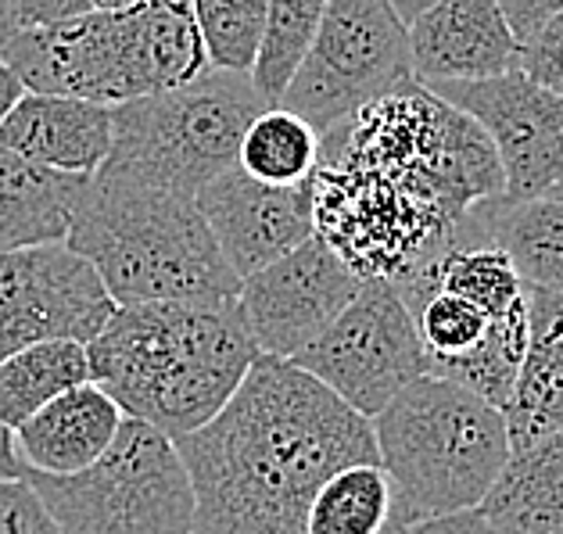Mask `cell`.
Masks as SVG:
<instances>
[{"mask_svg": "<svg viewBox=\"0 0 563 534\" xmlns=\"http://www.w3.org/2000/svg\"><path fill=\"white\" fill-rule=\"evenodd\" d=\"M499 194L488 133L417 79L320 133L309 176L312 234L363 280L388 283L428 266L466 212Z\"/></svg>", "mask_w": 563, "mask_h": 534, "instance_id": "6da1fadb", "label": "cell"}, {"mask_svg": "<svg viewBox=\"0 0 563 534\" xmlns=\"http://www.w3.org/2000/svg\"><path fill=\"white\" fill-rule=\"evenodd\" d=\"M173 442L198 534H306L316 488L349 463H377L374 423L277 355H258L230 402Z\"/></svg>", "mask_w": 563, "mask_h": 534, "instance_id": "7a4b0ae2", "label": "cell"}, {"mask_svg": "<svg viewBox=\"0 0 563 534\" xmlns=\"http://www.w3.org/2000/svg\"><path fill=\"white\" fill-rule=\"evenodd\" d=\"M90 377L122 416L180 437L209 423L258 359L238 298L115 305L87 341Z\"/></svg>", "mask_w": 563, "mask_h": 534, "instance_id": "3957f363", "label": "cell"}, {"mask_svg": "<svg viewBox=\"0 0 563 534\" xmlns=\"http://www.w3.org/2000/svg\"><path fill=\"white\" fill-rule=\"evenodd\" d=\"M0 62L33 93L112 108L190 84L209 68V54L190 0H144L22 25Z\"/></svg>", "mask_w": 563, "mask_h": 534, "instance_id": "277c9868", "label": "cell"}, {"mask_svg": "<svg viewBox=\"0 0 563 534\" xmlns=\"http://www.w3.org/2000/svg\"><path fill=\"white\" fill-rule=\"evenodd\" d=\"M65 244L93 266L115 305L223 301L241 287L198 201L166 190L90 176Z\"/></svg>", "mask_w": 563, "mask_h": 534, "instance_id": "5b68a950", "label": "cell"}, {"mask_svg": "<svg viewBox=\"0 0 563 534\" xmlns=\"http://www.w3.org/2000/svg\"><path fill=\"white\" fill-rule=\"evenodd\" d=\"M391 481V527L477 510L510 459L503 409L423 374L369 420Z\"/></svg>", "mask_w": 563, "mask_h": 534, "instance_id": "8992f818", "label": "cell"}, {"mask_svg": "<svg viewBox=\"0 0 563 534\" xmlns=\"http://www.w3.org/2000/svg\"><path fill=\"white\" fill-rule=\"evenodd\" d=\"M263 108L249 73L209 65L184 87L112 104V147L93 176L198 198L238 166L241 136Z\"/></svg>", "mask_w": 563, "mask_h": 534, "instance_id": "52a82bcc", "label": "cell"}, {"mask_svg": "<svg viewBox=\"0 0 563 534\" xmlns=\"http://www.w3.org/2000/svg\"><path fill=\"white\" fill-rule=\"evenodd\" d=\"M25 477L62 534H198V499L180 448L141 420L122 416L115 442L87 470Z\"/></svg>", "mask_w": 563, "mask_h": 534, "instance_id": "ba28073f", "label": "cell"}, {"mask_svg": "<svg viewBox=\"0 0 563 534\" xmlns=\"http://www.w3.org/2000/svg\"><path fill=\"white\" fill-rule=\"evenodd\" d=\"M406 79H413L409 36L391 0H327L280 108L327 133Z\"/></svg>", "mask_w": 563, "mask_h": 534, "instance_id": "9c48e42d", "label": "cell"}, {"mask_svg": "<svg viewBox=\"0 0 563 534\" xmlns=\"http://www.w3.org/2000/svg\"><path fill=\"white\" fill-rule=\"evenodd\" d=\"M291 363L366 420H374L398 391L428 374L413 312L388 280H363L338 320Z\"/></svg>", "mask_w": 563, "mask_h": 534, "instance_id": "30bf717a", "label": "cell"}, {"mask_svg": "<svg viewBox=\"0 0 563 534\" xmlns=\"http://www.w3.org/2000/svg\"><path fill=\"white\" fill-rule=\"evenodd\" d=\"M488 133L503 166L506 198H534L563 180V98L520 68L488 79L428 87Z\"/></svg>", "mask_w": 563, "mask_h": 534, "instance_id": "8fae6325", "label": "cell"}, {"mask_svg": "<svg viewBox=\"0 0 563 534\" xmlns=\"http://www.w3.org/2000/svg\"><path fill=\"white\" fill-rule=\"evenodd\" d=\"M363 277L320 237L255 269L238 287V309L263 355L295 359L355 298Z\"/></svg>", "mask_w": 563, "mask_h": 534, "instance_id": "7c38bea8", "label": "cell"}, {"mask_svg": "<svg viewBox=\"0 0 563 534\" xmlns=\"http://www.w3.org/2000/svg\"><path fill=\"white\" fill-rule=\"evenodd\" d=\"M112 312L101 277L65 241L0 252V359L47 337L87 345Z\"/></svg>", "mask_w": 563, "mask_h": 534, "instance_id": "4fadbf2b", "label": "cell"}, {"mask_svg": "<svg viewBox=\"0 0 563 534\" xmlns=\"http://www.w3.org/2000/svg\"><path fill=\"white\" fill-rule=\"evenodd\" d=\"M195 201L219 252L241 280L312 237L309 180L277 187L255 180L241 166H230L205 183Z\"/></svg>", "mask_w": 563, "mask_h": 534, "instance_id": "5bb4252c", "label": "cell"}, {"mask_svg": "<svg viewBox=\"0 0 563 534\" xmlns=\"http://www.w3.org/2000/svg\"><path fill=\"white\" fill-rule=\"evenodd\" d=\"M409 65L423 87L488 79L517 68V36L499 0H438L406 25Z\"/></svg>", "mask_w": 563, "mask_h": 534, "instance_id": "9a60e30c", "label": "cell"}, {"mask_svg": "<svg viewBox=\"0 0 563 534\" xmlns=\"http://www.w3.org/2000/svg\"><path fill=\"white\" fill-rule=\"evenodd\" d=\"M0 147L36 166L93 176L112 147V108L25 90L0 122Z\"/></svg>", "mask_w": 563, "mask_h": 534, "instance_id": "2e32d148", "label": "cell"}, {"mask_svg": "<svg viewBox=\"0 0 563 534\" xmlns=\"http://www.w3.org/2000/svg\"><path fill=\"white\" fill-rule=\"evenodd\" d=\"M122 427V409L101 385H76L40 405L15 431V452L30 474L65 477L98 463Z\"/></svg>", "mask_w": 563, "mask_h": 534, "instance_id": "e0dca14e", "label": "cell"}, {"mask_svg": "<svg viewBox=\"0 0 563 534\" xmlns=\"http://www.w3.org/2000/svg\"><path fill=\"white\" fill-rule=\"evenodd\" d=\"M503 416L510 448L563 431V291L528 287L525 359Z\"/></svg>", "mask_w": 563, "mask_h": 534, "instance_id": "ac0fdd59", "label": "cell"}, {"mask_svg": "<svg viewBox=\"0 0 563 534\" xmlns=\"http://www.w3.org/2000/svg\"><path fill=\"white\" fill-rule=\"evenodd\" d=\"M90 176L58 173L0 147V252L62 244Z\"/></svg>", "mask_w": 563, "mask_h": 534, "instance_id": "d6986e66", "label": "cell"}, {"mask_svg": "<svg viewBox=\"0 0 563 534\" xmlns=\"http://www.w3.org/2000/svg\"><path fill=\"white\" fill-rule=\"evenodd\" d=\"M477 510L496 534H549L563 527V431L510 448V459Z\"/></svg>", "mask_w": 563, "mask_h": 534, "instance_id": "ffe728a7", "label": "cell"}, {"mask_svg": "<svg viewBox=\"0 0 563 534\" xmlns=\"http://www.w3.org/2000/svg\"><path fill=\"white\" fill-rule=\"evenodd\" d=\"M474 219L492 244H499L525 287L563 291V198H488Z\"/></svg>", "mask_w": 563, "mask_h": 534, "instance_id": "44dd1931", "label": "cell"}, {"mask_svg": "<svg viewBox=\"0 0 563 534\" xmlns=\"http://www.w3.org/2000/svg\"><path fill=\"white\" fill-rule=\"evenodd\" d=\"M90 355L76 337H47L0 359V420L11 431L62 391L87 385Z\"/></svg>", "mask_w": 563, "mask_h": 534, "instance_id": "7402d4cb", "label": "cell"}, {"mask_svg": "<svg viewBox=\"0 0 563 534\" xmlns=\"http://www.w3.org/2000/svg\"><path fill=\"white\" fill-rule=\"evenodd\" d=\"M391 527V481L380 463H349L316 488L306 534H384Z\"/></svg>", "mask_w": 563, "mask_h": 534, "instance_id": "603a6c76", "label": "cell"}, {"mask_svg": "<svg viewBox=\"0 0 563 534\" xmlns=\"http://www.w3.org/2000/svg\"><path fill=\"white\" fill-rule=\"evenodd\" d=\"M320 158V130L280 104L263 108L241 136L238 166L263 183H306Z\"/></svg>", "mask_w": 563, "mask_h": 534, "instance_id": "cb8c5ba5", "label": "cell"}, {"mask_svg": "<svg viewBox=\"0 0 563 534\" xmlns=\"http://www.w3.org/2000/svg\"><path fill=\"white\" fill-rule=\"evenodd\" d=\"M525 341H528V294L520 305L492 316L485 337L477 341V348L431 369V374L456 380V385H463L466 391H474L485 402L503 409L510 402L514 385H517L520 359H525Z\"/></svg>", "mask_w": 563, "mask_h": 534, "instance_id": "d4e9b609", "label": "cell"}, {"mask_svg": "<svg viewBox=\"0 0 563 534\" xmlns=\"http://www.w3.org/2000/svg\"><path fill=\"white\" fill-rule=\"evenodd\" d=\"M327 0H269L263 40L252 65V87L266 104H280L295 68L306 58L316 30H320Z\"/></svg>", "mask_w": 563, "mask_h": 534, "instance_id": "484cf974", "label": "cell"}, {"mask_svg": "<svg viewBox=\"0 0 563 534\" xmlns=\"http://www.w3.org/2000/svg\"><path fill=\"white\" fill-rule=\"evenodd\" d=\"M269 0H190L209 65L252 73Z\"/></svg>", "mask_w": 563, "mask_h": 534, "instance_id": "4316f807", "label": "cell"}, {"mask_svg": "<svg viewBox=\"0 0 563 534\" xmlns=\"http://www.w3.org/2000/svg\"><path fill=\"white\" fill-rule=\"evenodd\" d=\"M409 312H413L420 345H423V355H428V374L477 348V341L485 337L492 323L488 312H481L474 301H466L452 291H431Z\"/></svg>", "mask_w": 563, "mask_h": 534, "instance_id": "83f0119b", "label": "cell"}, {"mask_svg": "<svg viewBox=\"0 0 563 534\" xmlns=\"http://www.w3.org/2000/svg\"><path fill=\"white\" fill-rule=\"evenodd\" d=\"M517 68L539 87L553 90L563 98V11H556L539 33L520 40Z\"/></svg>", "mask_w": 563, "mask_h": 534, "instance_id": "f1b7e54d", "label": "cell"}, {"mask_svg": "<svg viewBox=\"0 0 563 534\" xmlns=\"http://www.w3.org/2000/svg\"><path fill=\"white\" fill-rule=\"evenodd\" d=\"M0 534H62L30 477L0 481Z\"/></svg>", "mask_w": 563, "mask_h": 534, "instance_id": "f546056e", "label": "cell"}, {"mask_svg": "<svg viewBox=\"0 0 563 534\" xmlns=\"http://www.w3.org/2000/svg\"><path fill=\"white\" fill-rule=\"evenodd\" d=\"M499 11L520 44L531 33H539L556 11H563V0H499Z\"/></svg>", "mask_w": 563, "mask_h": 534, "instance_id": "4dcf8cb0", "label": "cell"}, {"mask_svg": "<svg viewBox=\"0 0 563 534\" xmlns=\"http://www.w3.org/2000/svg\"><path fill=\"white\" fill-rule=\"evenodd\" d=\"M395 534H496L481 510H463V513H449V516H431V520H417V524L406 527H391Z\"/></svg>", "mask_w": 563, "mask_h": 534, "instance_id": "1f68e13d", "label": "cell"}, {"mask_svg": "<svg viewBox=\"0 0 563 534\" xmlns=\"http://www.w3.org/2000/svg\"><path fill=\"white\" fill-rule=\"evenodd\" d=\"M22 25H40L51 19H65L68 0H15Z\"/></svg>", "mask_w": 563, "mask_h": 534, "instance_id": "d6a6232c", "label": "cell"}, {"mask_svg": "<svg viewBox=\"0 0 563 534\" xmlns=\"http://www.w3.org/2000/svg\"><path fill=\"white\" fill-rule=\"evenodd\" d=\"M11 477H25V467L15 452V434L0 420V481H11Z\"/></svg>", "mask_w": 563, "mask_h": 534, "instance_id": "836d02e7", "label": "cell"}, {"mask_svg": "<svg viewBox=\"0 0 563 534\" xmlns=\"http://www.w3.org/2000/svg\"><path fill=\"white\" fill-rule=\"evenodd\" d=\"M25 93V87H22V79L11 73V68L0 62V122L8 119V112L15 108V101Z\"/></svg>", "mask_w": 563, "mask_h": 534, "instance_id": "e575fe53", "label": "cell"}, {"mask_svg": "<svg viewBox=\"0 0 563 534\" xmlns=\"http://www.w3.org/2000/svg\"><path fill=\"white\" fill-rule=\"evenodd\" d=\"M22 30V19H19V8L15 0H0V51L8 47V40Z\"/></svg>", "mask_w": 563, "mask_h": 534, "instance_id": "d590c367", "label": "cell"}, {"mask_svg": "<svg viewBox=\"0 0 563 534\" xmlns=\"http://www.w3.org/2000/svg\"><path fill=\"white\" fill-rule=\"evenodd\" d=\"M126 4H144V0H68L65 15H79V11H101V8H126Z\"/></svg>", "mask_w": 563, "mask_h": 534, "instance_id": "8d00e7d4", "label": "cell"}, {"mask_svg": "<svg viewBox=\"0 0 563 534\" xmlns=\"http://www.w3.org/2000/svg\"><path fill=\"white\" fill-rule=\"evenodd\" d=\"M431 4H438V0H391V8H395V15L402 19L406 25L413 22L420 11H428Z\"/></svg>", "mask_w": 563, "mask_h": 534, "instance_id": "74e56055", "label": "cell"}, {"mask_svg": "<svg viewBox=\"0 0 563 534\" xmlns=\"http://www.w3.org/2000/svg\"><path fill=\"white\" fill-rule=\"evenodd\" d=\"M545 194H553V198H563V180H560L556 187H549V190H545Z\"/></svg>", "mask_w": 563, "mask_h": 534, "instance_id": "f35d334b", "label": "cell"}, {"mask_svg": "<svg viewBox=\"0 0 563 534\" xmlns=\"http://www.w3.org/2000/svg\"><path fill=\"white\" fill-rule=\"evenodd\" d=\"M549 534H563V527H556V531H549Z\"/></svg>", "mask_w": 563, "mask_h": 534, "instance_id": "ab89813d", "label": "cell"}, {"mask_svg": "<svg viewBox=\"0 0 563 534\" xmlns=\"http://www.w3.org/2000/svg\"><path fill=\"white\" fill-rule=\"evenodd\" d=\"M384 534H395V531H391V527H388V531H384Z\"/></svg>", "mask_w": 563, "mask_h": 534, "instance_id": "60d3db41", "label": "cell"}]
</instances>
